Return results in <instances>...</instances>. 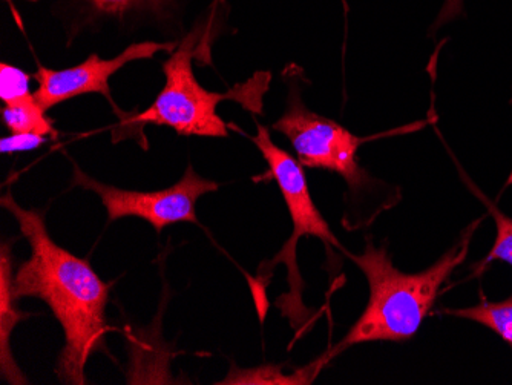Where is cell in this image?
I'll use <instances>...</instances> for the list:
<instances>
[{
  "mask_svg": "<svg viewBox=\"0 0 512 385\" xmlns=\"http://www.w3.org/2000/svg\"><path fill=\"white\" fill-rule=\"evenodd\" d=\"M2 206L14 215L31 246V257L14 275V295L40 298L53 310L65 332L57 378L63 384H86V362L103 349L108 329L109 286L88 261L54 243L42 212L23 209L11 192L2 198Z\"/></svg>",
  "mask_w": 512,
  "mask_h": 385,
  "instance_id": "6da1fadb",
  "label": "cell"
},
{
  "mask_svg": "<svg viewBox=\"0 0 512 385\" xmlns=\"http://www.w3.org/2000/svg\"><path fill=\"white\" fill-rule=\"evenodd\" d=\"M479 223L480 220L474 221L468 226L456 246L419 274H405L396 269L388 257L387 247H376L371 238H368L362 255L350 254L344 249L342 254L367 278L370 298L355 326L333 347L327 359L362 343H401L413 338L433 309L440 287L467 258L471 238Z\"/></svg>",
  "mask_w": 512,
  "mask_h": 385,
  "instance_id": "7a4b0ae2",
  "label": "cell"
},
{
  "mask_svg": "<svg viewBox=\"0 0 512 385\" xmlns=\"http://www.w3.org/2000/svg\"><path fill=\"white\" fill-rule=\"evenodd\" d=\"M201 28L184 37L180 47L163 63L166 83L155 102L135 122L169 126L186 137H229L227 123L218 116L217 106L224 100H235L249 112L263 111V97L269 91L270 73H258L243 85L226 94L211 93L198 83L192 70Z\"/></svg>",
  "mask_w": 512,
  "mask_h": 385,
  "instance_id": "3957f363",
  "label": "cell"
},
{
  "mask_svg": "<svg viewBox=\"0 0 512 385\" xmlns=\"http://www.w3.org/2000/svg\"><path fill=\"white\" fill-rule=\"evenodd\" d=\"M256 135L250 137L253 145L260 149L266 160L269 171L264 178L275 180L278 183L279 191L283 195L284 203L289 209L290 218H292L293 232L289 241L284 244L283 249L278 252L273 261L261 266V270H270L276 264L284 263L289 269L290 293L276 301V306L283 310V315L287 316L290 324L298 329L301 324L306 323L310 310L302 303V290H304V281L299 275L298 264H296V247L301 237H316L322 243L329 247H335L339 252L344 251V246L339 243L338 238L330 229L329 223L322 217L319 209L316 208L312 194H310L309 183H307L306 172L302 169L298 158L292 157V154L279 148L270 139V132L266 126L255 122Z\"/></svg>",
  "mask_w": 512,
  "mask_h": 385,
  "instance_id": "277c9868",
  "label": "cell"
},
{
  "mask_svg": "<svg viewBox=\"0 0 512 385\" xmlns=\"http://www.w3.org/2000/svg\"><path fill=\"white\" fill-rule=\"evenodd\" d=\"M295 71L296 65L287 66L284 71L289 86L287 108L272 128L286 135L302 166L341 175L352 194L367 191L371 183H376L375 178L359 165L358 149L367 139L352 134L335 120L310 111L302 100V88Z\"/></svg>",
  "mask_w": 512,
  "mask_h": 385,
  "instance_id": "5b68a950",
  "label": "cell"
},
{
  "mask_svg": "<svg viewBox=\"0 0 512 385\" xmlns=\"http://www.w3.org/2000/svg\"><path fill=\"white\" fill-rule=\"evenodd\" d=\"M73 185L96 192L108 212L109 223L125 217L143 218L160 234L166 226L188 221L198 223L197 201L204 194L215 192L218 183L200 177L188 165L183 177L171 188L154 192L126 191L94 180L73 162Z\"/></svg>",
  "mask_w": 512,
  "mask_h": 385,
  "instance_id": "8992f818",
  "label": "cell"
},
{
  "mask_svg": "<svg viewBox=\"0 0 512 385\" xmlns=\"http://www.w3.org/2000/svg\"><path fill=\"white\" fill-rule=\"evenodd\" d=\"M175 47L177 45L172 42L132 43L114 59L103 60L97 54H91L85 62L68 68V70H50V68L39 65L37 73L33 76L39 85L34 97L45 111H50L51 108L66 102V100L74 99L82 94L97 93L105 96L112 108H115L111 89H109V79L128 63L135 62V60L151 59L160 51L174 53Z\"/></svg>",
  "mask_w": 512,
  "mask_h": 385,
  "instance_id": "52a82bcc",
  "label": "cell"
},
{
  "mask_svg": "<svg viewBox=\"0 0 512 385\" xmlns=\"http://www.w3.org/2000/svg\"><path fill=\"white\" fill-rule=\"evenodd\" d=\"M13 257L11 246H2L0 252V370L2 376L10 384H27V378L17 366L11 352L10 339L16 324L28 318V313H22L14 306L17 300L14 295Z\"/></svg>",
  "mask_w": 512,
  "mask_h": 385,
  "instance_id": "ba28073f",
  "label": "cell"
},
{
  "mask_svg": "<svg viewBox=\"0 0 512 385\" xmlns=\"http://www.w3.org/2000/svg\"><path fill=\"white\" fill-rule=\"evenodd\" d=\"M2 120L11 134H37L51 139L57 137L53 120L48 119L45 109L37 103L34 94L27 99L5 105L2 109Z\"/></svg>",
  "mask_w": 512,
  "mask_h": 385,
  "instance_id": "9c48e42d",
  "label": "cell"
},
{
  "mask_svg": "<svg viewBox=\"0 0 512 385\" xmlns=\"http://www.w3.org/2000/svg\"><path fill=\"white\" fill-rule=\"evenodd\" d=\"M442 313L482 324L493 330L512 349V295L499 303L482 301L467 309H444Z\"/></svg>",
  "mask_w": 512,
  "mask_h": 385,
  "instance_id": "30bf717a",
  "label": "cell"
},
{
  "mask_svg": "<svg viewBox=\"0 0 512 385\" xmlns=\"http://www.w3.org/2000/svg\"><path fill=\"white\" fill-rule=\"evenodd\" d=\"M322 362L312 364L306 369H299L295 375H284L281 367L263 366L258 369L238 370L230 372L229 376L218 384H310L318 375Z\"/></svg>",
  "mask_w": 512,
  "mask_h": 385,
  "instance_id": "8fae6325",
  "label": "cell"
},
{
  "mask_svg": "<svg viewBox=\"0 0 512 385\" xmlns=\"http://www.w3.org/2000/svg\"><path fill=\"white\" fill-rule=\"evenodd\" d=\"M96 17L123 19L129 14H165L175 0H80Z\"/></svg>",
  "mask_w": 512,
  "mask_h": 385,
  "instance_id": "7c38bea8",
  "label": "cell"
},
{
  "mask_svg": "<svg viewBox=\"0 0 512 385\" xmlns=\"http://www.w3.org/2000/svg\"><path fill=\"white\" fill-rule=\"evenodd\" d=\"M468 186H470L474 195L479 197V200L482 201L485 208L488 209L491 217L496 221L497 226L496 241H494L493 247H491L490 254L486 255L482 263L477 266L476 272H482L483 267L488 266L491 261L496 260L508 263L509 266L512 267V218L503 214V212L494 205L493 201L488 200L471 181H468Z\"/></svg>",
  "mask_w": 512,
  "mask_h": 385,
  "instance_id": "4fadbf2b",
  "label": "cell"
},
{
  "mask_svg": "<svg viewBox=\"0 0 512 385\" xmlns=\"http://www.w3.org/2000/svg\"><path fill=\"white\" fill-rule=\"evenodd\" d=\"M31 76L16 66L2 62L0 65V99L5 105L33 96L30 91Z\"/></svg>",
  "mask_w": 512,
  "mask_h": 385,
  "instance_id": "5bb4252c",
  "label": "cell"
},
{
  "mask_svg": "<svg viewBox=\"0 0 512 385\" xmlns=\"http://www.w3.org/2000/svg\"><path fill=\"white\" fill-rule=\"evenodd\" d=\"M48 140V137L37 134H13L11 137H5L0 142V151L2 154H13V152L31 151L39 148Z\"/></svg>",
  "mask_w": 512,
  "mask_h": 385,
  "instance_id": "9a60e30c",
  "label": "cell"
},
{
  "mask_svg": "<svg viewBox=\"0 0 512 385\" xmlns=\"http://www.w3.org/2000/svg\"><path fill=\"white\" fill-rule=\"evenodd\" d=\"M511 105H512V99H511ZM511 183H512V174H511V177H509L508 185H511Z\"/></svg>",
  "mask_w": 512,
  "mask_h": 385,
  "instance_id": "2e32d148",
  "label": "cell"
}]
</instances>
